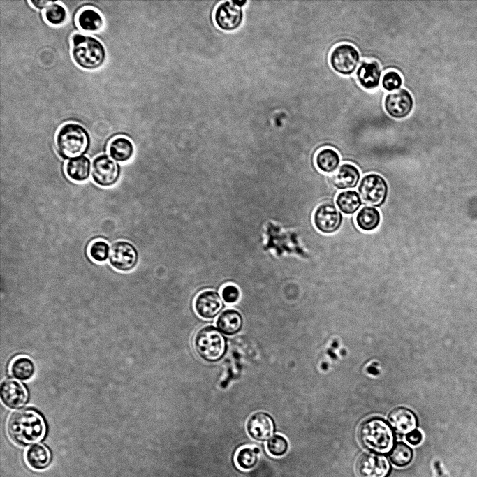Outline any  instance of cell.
<instances>
[{
	"label": "cell",
	"instance_id": "cell-27",
	"mask_svg": "<svg viewBox=\"0 0 477 477\" xmlns=\"http://www.w3.org/2000/svg\"><path fill=\"white\" fill-rule=\"evenodd\" d=\"M315 162L320 170L325 173H331L338 169L340 156L335 149L326 147L318 152Z\"/></svg>",
	"mask_w": 477,
	"mask_h": 477
},
{
	"label": "cell",
	"instance_id": "cell-2",
	"mask_svg": "<svg viewBox=\"0 0 477 477\" xmlns=\"http://www.w3.org/2000/svg\"><path fill=\"white\" fill-rule=\"evenodd\" d=\"M71 52L75 64L86 71L101 68L107 56L101 41L92 36L80 33H75L71 36Z\"/></svg>",
	"mask_w": 477,
	"mask_h": 477
},
{
	"label": "cell",
	"instance_id": "cell-5",
	"mask_svg": "<svg viewBox=\"0 0 477 477\" xmlns=\"http://www.w3.org/2000/svg\"><path fill=\"white\" fill-rule=\"evenodd\" d=\"M193 344L197 354L210 362L221 360L227 350L226 337L212 325L200 328L196 334Z\"/></svg>",
	"mask_w": 477,
	"mask_h": 477
},
{
	"label": "cell",
	"instance_id": "cell-33",
	"mask_svg": "<svg viewBox=\"0 0 477 477\" xmlns=\"http://www.w3.org/2000/svg\"><path fill=\"white\" fill-rule=\"evenodd\" d=\"M267 449L272 456L281 457L288 451V443L285 437L276 434L269 439Z\"/></svg>",
	"mask_w": 477,
	"mask_h": 477
},
{
	"label": "cell",
	"instance_id": "cell-3",
	"mask_svg": "<svg viewBox=\"0 0 477 477\" xmlns=\"http://www.w3.org/2000/svg\"><path fill=\"white\" fill-rule=\"evenodd\" d=\"M361 445L369 452L385 454L394 446L395 437L390 425L381 418H372L363 422L358 431Z\"/></svg>",
	"mask_w": 477,
	"mask_h": 477
},
{
	"label": "cell",
	"instance_id": "cell-12",
	"mask_svg": "<svg viewBox=\"0 0 477 477\" xmlns=\"http://www.w3.org/2000/svg\"><path fill=\"white\" fill-rule=\"evenodd\" d=\"M342 218V213L333 204L326 203L317 207L313 214V222L320 232L330 234L339 229Z\"/></svg>",
	"mask_w": 477,
	"mask_h": 477
},
{
	"label": "cell",
	"instance_id": "cell-36",
	"mask_svg": "<svg viewBox=\"0 0 477 477\" xmlns=\"http://www.w3.org/2000/svg\"><path fill=\"white\" fill-rule=\"evenodd\" d=\"M406 440L409 443L417 446L421 443L423 434L419 430H414L406 435Z\"/></svg>",
	"mask_w": 477,
	"mask_h": 477
},
{
	"label": "cell",
	"instance_id": "cell-9",
	"mask_svg": "<svg viewBox=\"0 0 477 477\" xmlns=\"http://www.w3.org/2000/svg\"><path fill=\"white\" fill-rule=\"evenodd\" d=\"M91 174L93 181L97 185L109 187L119 180L120 167L110 156L101 154L94 159Z\"/></svg>",
	"mask_w": 477,
	"mask_h": 477
},
{
	"label": "cell",
	"instance_id": "cell-24",
	"mask_svg": "<svg viewBox=\"0 0 477 477\" xmlns=\"http://www.w3.org/2000/svg\"><path fill=\"white\" fill-rule=\"evenodd\" d=\"M48 448L41 443H35L26 450L24 457L27 464L32 469L41 470L45 468L50 461Z\"/></svg>",
	"mask_w": 477,
	"mask_h": 477
},
{
	"label": "cell",
	"instance_id": "cell-29",
	"mask_svg": "<svg viewBox=\"0 0 477 477\" xmlns=\"http://www.w3.org/2000/svg\"><path fill=\"white\" fill-rule=\"evenodd\" d=\"M259 454L260 449L256 446H243L236 453V464L242 470H250L256 465Z\"/></svg>",
	"mask_w": 477,
	"mask_h": 477
},
{
	"label": "cell",
	"instance_id": "cell-32",
	"mask_svg": "<svg viewBox=\"0 0 477 477\" xmlns=\"http://www.w3.org/2000/svg\"><path fill=\"white\" fill-rule=\"evenodd\" d=\"M109 244L103 240L93 241L88 249L89 257L96 263L105 262L110 255Z\"/></svg>",
	"mask_w": 477,
	"mask_h": 477
},
{
	"label": "cell",
	"instance_id": "cell-23",
	"mask_svg": "<svg viewBox=\"0 0 477 477\" xmlns=\"http://www.w3.org/2000/svg\"><path fill=\"white\" fill-rule=\"evenodd\" d=\"M217 328L222 333L233 335L239 332L243 325V318L239 311L235 309L223 311L216 321Z\"/></svg>",
	"mask_w": 477,
	"mask_h": 477
},
{
	"label": "cell",
	"instance_id": "cell-16",
	"mask_svg": "<svg viewBox=\"0 0 477 477\" xmlns=\"http://www.w3.org/2000/svg\"><path fill=\"white\" fill-rule=\"evenodd\" d=\"M223 304L219 293L208 290L200 293L195 299L194 308L201 318H214L223 308Z\"/></svg>",
	"mask_w": 477,
	"mask_h": 477
},
{
	"label": "cell",
	"instance_id": "cell-4",
	"mask_svg": "<svg viewBox=\"0 0 477 477\" xmlns=\"http://www.w3.org/2000/svg\"><path fill=\"white\" fill-rule=\"evenodd\" d=\"M55 144L59 155L65 159L83 156L90 145V136L87 129L76 122H68L58 130Z\"/></svg>",
	"mask_w": 477,
	"mask_h": 477
},
{
	"label": "cell",
	"instance_id": "cell-19",
	"mask_svg": "<svg viewBox=\"0 0 477 477\" xmlns=\"http://www.w3.org/2000/svg\"><path fill=\"white\" fill-rule=\"evenodd\" d=\"M78 27L86 33H95L101 31L105 24L102 14L96 8L85 7L80 9L75 16Z\"/></svg>",
	"mask_w": 477,
	"mask_h": 477
},
{
	"label": "cell",
	"instance_id": "cell-20",
	"mask_svg": "<svg viewBox=\"0 0 477 477\" xmlns=\"http://www.w3.org/2000/svg\"><path fill=\"white\" fill-rule=\"evenodd\" d=\"M360 179L358 168L351 163H344L332 174L330 180L332 185L341 190L357 186Z\"/></svg>",
	"mask_w": 477,
	"mask_h": 477
},
{
	"label": "cell",
	"instance_id": "cell-11",
	"mask_svg": "<svg viewBox=\"0 0 477 477\" xmlns=\"http://www.w3.org/2000/svg\"><path fill=\"white\" fill-rule=\"evenodd\" d=\"M413 106V98L404 88L386 94L383 101L385 111L395 119L407 117L412 112Z\"/></svg>",
	"mask_w": 477,
	"mask_h": 477
},
{
	"label": "cell",
	"instance_id": "cell-37",
	"mask_svg": "<svg viewBox=\"0 0 477 477\" xmlns=\"http://www.w3.org/2000/svg\"><path fill=\"white\" fill-rule=\"evenodd\" d=\"M53 1H54L30 0L28 2L35 8H36L38 10H44Z\"/></svg>",
	"mask_w": 477,
	"mask_h": 477
},
{
	"label": "cell",
	"instance_id": "cell-21",
	"mask_svg": "<svg viewBox=\"0 0 477 477\" xmlns=\"http://www.w3.org/2000/svg\"><path fill=\"white\" fill-rule=\"evenodd\" d=\"M108 150L110 156L114 161L119 163H126L133 157L135 147L129 138L118 135L110 141Z\"/></svg>",
	"mask_w": 477,
	"mask_h": 477
},
{
	"label": "cell",
	"instance_id": "cell-22",
	"mask_svg": "<svg viewBox=\"0 0 477 477\" xmlns=\"http://www.w3.org/2000/svg\"><path fill=\"white\" fill-rule=\"evenodd\" d=\"M65 172L73 181L78 182L86 181L91 173V161L84 155L69 159L65 164Z\"/></svg>",
	"mask_w": 477,
	"mask_h": 477
},
{
	"label": "cell",
	"instance_id": "cell-31",
	"mask_svg": "<svg viewBox=\"0 0 477 477\" xmlns=\"http://www.w3.org/2000/svg\"><path fill=\"white\" fill-rule=\"evenodd\" d=\"M43 17L49 24L59 26L66 21L68 13L63 4L54 1L43 10Z\"/></svg>",
	"mask_w": 477,
	"mask_h": 477
},
{
	"label": "cell",
	"instance_id": "cell-25",
	"mask_svg": "<svg viewBox=\"0 0 477 477\" xmlns=\"http://www.w3.org/2000/svg\"><path fill=\"white\" fill-rule=\"evenodd\" d=\"M10 375L19 381H28L35 373V365L28 356L20 355L15 357L9 365Z\"/></svg>",
	"mask_w": 477,
	"mask_h": 477
},
{
	"label": "cell",
	"instance_id": "cell-1",
	"mask_svg": "<svg viewBox=\"0 0 477 477\" xmlns=\"http://www.w3.org/2000/svg\"><path fill=\"white\" fill-rule=\"evenodd\" d=\"M43 417L32 409L13 412L7 423V431L10 439L19 445H28L42 439L45 434Z\"/></svg>",
	"mask_w": 477,
	"mask_h": 477
},
{
	"label": "cell",
	"instance_id": "cell-6",
	"mask_svg": "<svg viewBox=\"0 0 477 477\" xmlns=\"http://www.w3.org/2000/svg\"><path fill=\"white\" fill-rule=\"evenodd\" d=\"M358 191L365 203L375 207H381L387 199L388 186L381 175L370 173L361 179Z\"/></svg>",
	"mask_w": 477,
	"mask_h": 477
},
{
	"label": "cell",
	"instance_id": "cell-8",
	"mask_svg": "<svg viewBox=\"0 0 477 477\" xmlns=\"http://www.w3.org/2000/svg\"><path fill=\"white\" fill-rule=\"evenodd\" d=\"M355 469L359 477H389L392 471L387 457L372 452L360 455Z\"/></svg>",
	"mask_w": 477,
	"mask_h": 477
},
{
	"label": "cell",
	"instance_id": "cell-28",
	"mask_svg": "<svg viewBox=\"0 0 477 477\" xmlns=\"http://www.w3.org/2000/svg\"><path fill=\"white\" fill-rule=\"evenodd\" d=\"M339 210L345 214H354L362 205V199L356 191L347 190L340 192L335 198Z\"/></svg>",
	"mask_w": 477,
	"mask_h": 477
},
{
	"label": "cell",
	"instance_id": "cell-18",
	"mask_svg": "<svg viewBox=\"0 0 477 477\" xmlns=\"http://www.w3.org/2000/svg\"><path fill=\"white\" fill-rule=\"evenodd\" d=\"M381 69L375 61H363L356 71V78L360 85L366 90H374L380 84Z\"/></svg>",
	"mask_w": 477,
	"mask_h": 477
},
{
	"label": "cell",
	"instance_id": "cell-30",
	"mask_svg": "<svg viewBox=\"0 0 477 477\" xmlns=\"http://www.w3.org/2000/svg\"><path fill=\"white\" fill-rule=\"evenodd\" d=\"M388 457L393 465L398 467H404L411 462L413 457V451L406 443L397 442L389 452Z\"/></svg>",
	"mask_w": 477,
	"mask_h": 477
},
{
	"label": "cell",
	"instance_id": "cell-14",
	"mask_svg": "<svg viewBox=\"0 0 477 477\" xmlns=\"http://www.w3.org/2000/svg\"><path fill=\"white\" fill-rule=\"evenodd\" d=\"M214 19L218 27L225 31L236 29L242 23L243 13L234 2L226 1L216 9Z\"/></svg>",
	"mask_w": 477,
	"mask_h": 477
},
{
	"label": "cell",
	"instance_id": "cell-38",
	"mask_svg": "<svg viewBox=\"0 0 477 477\" xmlns=\"http://www.w3.org/2000/svg\"><path fill=\"white\" fill-rule=\"evenodd\" d=\"M233 1L234 2V3H235L236 5H237L240 7H242L243 6V4L246 3V1Z\"/></svg>",
	"mask_w": 477,
	"mask_h": 477
},
{
	"label": "cell",
	"instance_id": "cell-7",
	"mask_svg": "<svg viewBox=\"0 0 477 477\" xmlns=\"http://www.w3.org/2000/svg\"><path fill=\"white\" fill-rule=\"evenodd\" d=\"M360 56L357 48L348 43L335 46L329 57L331 68L342 75H352L360 62Z\"/></svg>",
	"mask_w": 477,
	"mask_h": 477
},
{
	"label": "cell",
	"instance_id": "cell-34",
	"mask_svg": "<svg viewBox=\"0 0 477 477\" xmlns=\"http://www.w3.org/2000/svg\"><path fill=\"white\" fill-rule=\"evenodd\" d=\"M403 85L402 75L395 71H389L381 78V86L387 91L393 92L401 89Z\"/></svg>",
	"mask_w": 477,
	"mask_h": 477
},
{
	"label": "cell",
	"instance_id": "cell-10",
	"mask_svg": "<svg viewBox=\"0 0 477 477\" xmlns=\"http://www.w3.org/2000/svg\"><path fill=\"white\" fill-rule=\"evenodd\" d=\"M139 255L135 247L125 240H119L112 244L110 251L109 263L115 270L128 272L137 265Z\"/></svg>",
	"mask_w": 477,
	"mask_h": 477
},
{
	"label": "cell",
	"instance_id": "cell-26",
	"mask_svg": "<svg viewBox=\"0 0 477 477\" xmlns=\"http://www.w3.org/2000/svg\"><path fill=\"white\" fill-rule=\"evenodd\" d=\"M381 214L378 209L373 206H364L355 217L357 226L364 231L376 230L381 223Z\"/></svg>",
	"mask_w": 477,
	"mask_h": 477
},
{
	"label": "cell",
	"instance_id": "cell-13",
	"mask_svg": "<svg viewBox=\"0 0 477 477\" xmlns=\"http://www.w3.org/2000/svg\"><path fill=\"white\" fill-rule=\"evenodd\" d=\"M0 395L3 404L10 409L22 407L28 399L26 388L20 382L11 379L1 382Z\"/></svg>",
	"mask_w": 477,
	"mask_h": 477
},
{
	"label": "cell",
	"instance_id": "cell-15",
	"mask_svg": "<svg viewBox=\"0 0 477 477\" xmlns=\"http://www.w3.org/2000/svg\"><path fill=\"white\" fill-rule=\"evenodd\" d=\"M247 430L252 439L264 441L270 439L274 432V420L267 413L256 412L248 419Z\"/></svg>",
	"mask_w": 477,
	"mask_h": 477
},
{
	"label": "cell",
	"instance_id": "cell-35",
	"mask_svg": "<svg viewBox=\"0 0 477 477\" xmlns=\"http://www.w3.org/2000/svg\"><path fill=\"white\" fill-rule=\"evenodd\" d=\"M221 295L226 303L233 304L237 302L240 299V292L236 286L228 284L223 288Z\"/></svg>",
	"mask_w": 477,
	"mask_h": 477
},
{
	"label": "cell",
	"instance_id": "cell-17",
	"mask_svg": "<svg viewBox=\"0 0 477 477\" xmlns=\"http://www.w3.org/2000/svg\"><path fill=\"white\" fill-rule=\"evenodd\" d=\"M388 422L393 431L399 435H406L418 426L415 413L404 407L393 409L388 415Z\"/></svg>",
	"mask_w": 477,
	"mask_h": 477
}]
</instances>
